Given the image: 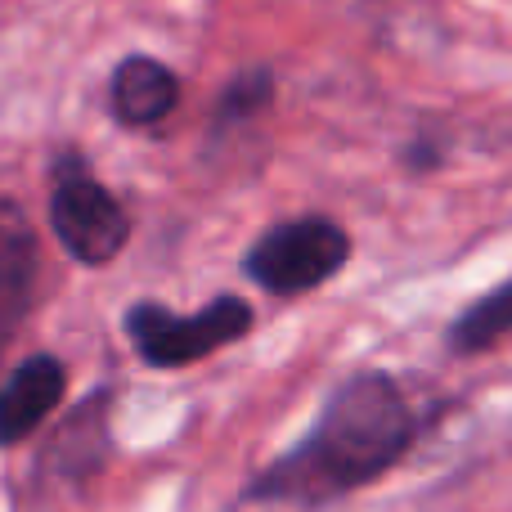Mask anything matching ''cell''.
<instances>
[{
  "mask_svg": "<svg viewBox=\"0 0 512 512\" xmlns=\"http://www.w3.org/2000/svg\"><path fill=\"white\" fill-rule=\"evenodd\" d=\"M418 436V418L387 373H355L288 454L256 472L248 499L319 508L396 468Z\"/></svg>",
  "mask_w": 512,
  "mask_h": 512,
  "instance_id": "6da1fadb",
  "label": "cell"
},
{
  "mask_svg": "<svg viewBox=\"0 0 512 512\" xmlns=\"http://www.w3.org/2000/svg\"><path fill=\"white\" fill-rule=\"evenodd\" d=\"M252 328V306L239 297H216L198 315H171L158 301H140L126 310V333L135 342V355L153 369H180L221 346L239 342Z\"/></svg>",
  "mask_w": 512,
  "mask_h": 512,
  "instance_id": "7a4b0ae2",
  "label": "cell"
},
{
  "mask_svg": "<svg viewBox=\"0 0 512 512\" xmlns=\"http://www.w3.org/2000/svg\"><path fill=\"white\" fill-rule=\"evenodd\" d=\"M351 256V239L342 225L324 216H301L265 230L248 252V279L274 297H301V292L328 283Z\"/></svg>",
  "mask_w": 512,
  "mask_h": 512,
  "instance_id": "3957f363",
  "label": "cell"
},
{
  "mask_svg": "<svg viewBox=\"0 0 512 512\" xmlns=\"http://www.w3.org/2000/svg\"><path fill=\"white\" fill-rule=\"evenodd\" d=\"M50 230L63 243V252L81 265H104L131 239L122 203L86 171H63L50 194Z\"/></svg>",
  "mask_w": 512,
  "mask_h": 512,
  "instance_id": "277c9868",
  "label": "cell"
},
{
  "mask_svg": "<svg viewBox=\"0 0 512 512\" xmlns=\"http://www.w3.org/2000/svg\"><path fill=\"white\" fill-rule=\"evenodd\" d=\"M68 391V373L54 355L23 360L0 387V445H18L59 409Z\"/></svg>",
  "mask_w": 512,
  "mask_h": 512,
  "instance_id": "5b68a950",
  "label": "cell"
},
{
  "mask_svg": "<svg viewBox=\"0 0 512 512\" xmlns=\"http://www.w3.org/2000/svg\"><path fill=\"white\" fill-rule=\"evenodd\" d=\"M108 104H113L122 126H158L162 117L176 113L180 104V77L167 63L149 59V54H131L113 68L108 81Z\"/></svg>",
  "mask_w": 512,
  "mask_h": 512,
  "instance_id": "8992f818",
  "label": "cell"
},
{
  "mask_svg": "<svg viewBox=\"0 0 512 512\" xmlns=\"http://www.w3.org/2000/svg\"><path fill=\"white\" fill-rule=\"evenodd\" d=\"M36 297V234L18 207L0 203V328H14Z\"/></svg>",
  "mask_w": 512,
  "mask_h": 512,
  "instance_id": "52a82bcc",
  "label": "cell"
},
{
  "mask_svg": "<svg viewBox=\"0 0 512 512\" xmlns=\"http://www.w3.org/2000/svg\"><path fill=\"white\" fill-rule=\"evenodd\" d=\"M508 333H512V279L499 283L495 292H486L477 306L463 310L450 337H454V351H486V346H495Z\"/></svg>",
  "mask_w": 512,
  "mask_h": 512,
  "instance_id": "ba28073f",
  "label": "cell"
},
{
  "mask_svg": "<svg viewBox=\"0 0 512 512\" xmlns=\"http://www.w3.org/2000/svg\"><path fill=\"white\" fill-rule=\"evenodd\" d=\"M270 72L265 68H252V72H243V77H234L230 81V90L221 95V108H216V117L221 122H243V117H252L256 108H265L270 104Z\"/></svg>",
  "mask_w": 512,
  "mask_h": 512,
  "instance_id": "9c48e42d",
  "label": "cell"
},
{
  "mask_svg": "<svg viewBox=\"0 0 512 512\" xmlns=\"http://www.w3.org/2000/svg\"><path fill=\"white\" fill-rule=\"evenodd\" d=\"M0 342H5V328H0Z\"/></svg>",
  "mask_w": 512,
  "mask_h": 512,
  "instance_id": "30bf717a",
  "label": "cell"
}]
</instances>
